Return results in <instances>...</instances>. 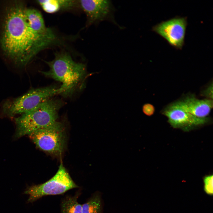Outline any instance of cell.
Returning <instances> with one entry per match:
<instances>
[{"label": "cell", "mask_w": 213, "mask_h": 213, "mask_svg": "<svg viewBox=\"0 0 213 213\" xmlns=\"http://www.w3.org/2000/svg\"><path fill=\"white\" fill-rule=\"evenodd\" d=\"M30 139L42 150L50 154L59 155L64 149L65 137L61 123L56 122L29 135Z\"/></svg>", "instance_id": "8992f818"}, {"label": "cell", "mask_w": 213, "mask_h": 213, "mask_svg": "<svg viewBox=\"0 0 213 213\" xmlns=\"http://www.w3.org/2000/svg\"><path fill=\"white\" fill-rule=\"evenodd\" d=\"M80 194L78 191L74 196L64 198L61 204V213H82V205L78 201Z\"/></svg>", "instance_id": "7c38bea8"}, {"label": "cell", "mask_w": 213, "mask_h": 213, "mask_svg": "<svg viewBox=\"0 0 213 213\" xmlns=\"http://www.w3.org/2000/svg\"><path fill=\"white\" fill-rule=\"evenodd\" d=\"M212 83L210 84L202 92L201 94L207 97V99L212 100Z\"/></svg>", "instance_id": "2e32d148"}, {"label": "cell", "mask_w": 213, "mask_h": 213, "mask_svg": "<svg viewBox=\"0 0 213 213\" xmlns=\"http://www.w3.org/2000/svg\"><path fill=\"white\" fill-rule=\"evenodd\" d=\"M78 187L61 163L52 178L43 183L28 187L24 193L29 196L28 202H33L44 196L61 195Z\"/></svg>", "instance_id": "5b68a950"}, {"label": "cell", "mask_w": 213, "mask_h": 213, "mask_svg": "<svg viewBox=\"0 0 213 213\" xmlns=\"http://www.w3.org/2000/svg\"><path fill=\"white\" fill-rule=\"evenodd\" d=\"M187 25L186 17H176L156 25L152 30L171 46L180 49L184 44Z\"/></svg>", "instance_id": "52a82bcc"}, {"label": "cell", "mask_w": 213, "mask_h": 213, "mask_svg": "<svg viewBox=\"0 0 213 213\" xmlns=\"http://www.w3.org/2000/svg\"><path fill=\"white\" fill-rule=\"evenodd\" d=\"M168 122L173 128L184 130L201 125L206 123L208 118L196 117L187 112L183 107L180 101L168 105L163 110Z\"/></svg>", "instance_id": "ba28073f"}, {"label": "cell", "mask_w": 213, "mask_h": 213, "mask_svg": "<svg viewBox=\"0 0 213 213\" xmlns=\"http://www.w3.org/2000/svg\"><path fill=\"white\" fill-rule=\"evenodd\" d=\"M142 111L146 115L150 116L154 114L155 111L154 106L149 103L144 104L142 106Z\"/></svg>", "instance_id": "9a60e30c"}, {"label": "cell", "mask_w": 213, "mask_h": 213, "mask_svg": "<svg viewBox=\"0 0 213 213\" xmlns=\"http://www.w3.org/2000/svg\"><path fill=\"white\" fill-rule=\"evenodd\" d=\"M184 108L192 115L204 118L209 114L213 107V101L209 99H199L189 95L180 101Z\"/></svg>", "instance_id": "30bf717a"}, {"label": "cell", "mask_w": 213, "mask_h": 213, "mask_svg": "<svg viewBox=\"0 0 213 213\" xmlns=\"http://www.w3.org/2000/svg\"><path fill=\"white\" fill-rule=\"evenodd\" d=\"M78 4L85 12L89 25L105 20L111 21L117 25L114 20V9L111 1L82 0Z\"/></svg>", "instance_id": "9c48e42d"}, {"label": "cell", "mask_w": 213, "mask_h": 213, "mask_svg": "<svg viewBox=\"0 0 213 213\" xmlns=\"http://www.w3.org/2000/svg\"><path fill=\"white\" fill-rule=\"evenodd\" d=\"M58 88L54 85L33 89L18 97L7 99L1 106L2 114L9 117L21 115L34 109L40 104L58 94Z\"/></svg>", "instance_id": "277c9868"}, {"label": "cell", "mask_w": 213, "mask_h": 213, "mask_svg": "<svg viewBox=\"0 0 213 213\" xmlns=\"http://www.w3.org/2000/svg\"><path fill=\"white\" fill-rule=\"evenodd\" d=\"M25 7L17 2L8 9L1 40L5 54L21 67L26 65L37 53L55 39L54 34L41 35L31 28L25 15Z\"/></svg>", "instance_id": "6da1fadb"}, {"label": "cell", "mask_w": 213, "mask_h": 213, "mask_svg": "<svg viewBox=\"0 0 213 213\" xmlns=\"http://www.w3.org/2000/svg\"><path fill=\"white\" fill-rule=\"evenodd\" d=\"M204 190L206 194L212 196L213 195V177L212 175L206 176L203 179Z\"/></svg>", "instance_id": "5bb4252c"}, {"label": "cell", "mask_w": 213, "mask_h": 213, "mask_svg": "<svg viewBox=\"0 0 213 213\" xmlns=\"http://www.w3.org/2000/svg\"><path fill=\"white\" fill-rule=\"evenodd\" d=\"M62 103L57 100L48 99L31 111L15 118V137L29 135L57 122L58 112Z\"/></svg>", "instance_id": "3957f363"}, {"label": "cell", "mask_w": 213, "mask_h": 213, "mask_svg": "<svg viewBox=\"0 0 213 213\" xmlns=\"http://www.w3.org/2000/svg\"><path fill=\"white\" fill-rule=\"evenodd\" d=\"M37 1L45 12L49 13L71 8L78 4V1L72 0H43Z\"/></svg>", "instance_id": "8fae6325"}, {"label": "cell", "mask_w": 213, "mask_h": 213, "mask_svg": "<svg viewBox=\"0 0 213 213\" xmlns=\"http://www.w3.org/2000/svg\"><path fill=\"white\" fill-rule=\"evenodd\" d=\"M46 63L49 70L41 72L62 83L58 94L64 97L72 95L86 74L85 64L75 62L66 53L57 54L53 60Z\"/></svg>", "instance_id": "7a4b0ae2"}, {"label": "cell", "mask_w": 213, "mask_h": 213, "mask_svg": "<svg viewBox=\"0 0 213 213\" xmlns=\"http://www.w3.org/2000/svg\"><path fill=\"white\" fill-rule=\"evenodd\" d=\"M103 204L101 193L96 192L82 205V213H103Z\"/></svg>", "instance_id": "4fadbf2b"}]
</instances>
